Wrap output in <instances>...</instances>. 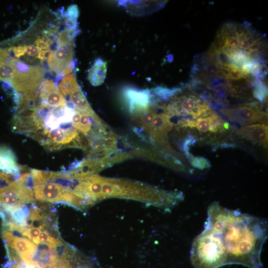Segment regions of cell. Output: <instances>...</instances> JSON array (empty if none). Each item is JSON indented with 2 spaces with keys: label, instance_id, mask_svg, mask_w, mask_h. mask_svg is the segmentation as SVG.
Instances as JSON below:
<instances>
[{
  "label": "cell",
  "instance_id": "6da1fadb",
  "mask_svg": "<svg viewBox=\"0 0 268 268\" xmlns=\"http://www.w3.org/2000/svg\"><path fill=\"white\" fill-rule=\"evenodd\" d=\"M204 228L210 232L225 254L226 265L262 267L261 254L268 235L265 219L214 202L208 208Z\"/></svg>",
  "mask_w": 268,
  "mask_h": 268
},
{
  "label": "cell",
  "instance_id": "7a4b0ae2",
  "mask_svg": "<svg viewBox=\"0 0 268 268\" xmlns=\"http://www.w3.org/2000/svg\"><path fill=\"white\" fill-rule=\"evenodd\" d=\"M31 174L25 173L7 185L0 187V211L25 205L34 200Z\"/></svg>",
  "mask_w": 268,
  "mask_h": 268
},
{
  "label": "cell",
  "instance_id": "3957f363",
  "mask_svg": "<svg viewBox=\"0 0 268 268\" xmlns=\"http://www.w3.org/2000/svg\"><path fill=\"white\" fill-rule=\"evenodd\" d=\"M10 61L15 66V72L10 83L19 93L28 94L36 91L42 83L45 71L38 66L26 65L15 58Z\"/></svg>",
  "mask_w": 268,
  "mask_h": 268
},
{
  "label": "cell",
  "instance_id": "277c9868",
  "mask_svg": "<svg viewBox=\"0 0 268 268\" xmlns=\"http://www.w3.org/2000/svg\"><path fill=\"white\" fill-rule=\"evenodd\" d=\"M34 198L38 201L52 202H64L69 205L72 198V190L52 181L41 180L33 183Z\"/></svg>",
  "mask_w": 268,
  "mask_h": 268
},
{
  "label": "cell",
  "instance_id": "5b68a950",
  "mask_svg": "<svg viewBox=\"0 0 268 268\" xmlns=\"http://www.w3.org/2000/svg\"><path fill=\"white\" fill-rule=\"evenodd\" d=\"M74 40L57 43L47 58L50 68L61 75L70 74L74 68Z\"/></svg>",
  "mask_w": 268,
  "mask_h": 268
},
{
  "label": "cell",
  "instance_id": "8992f818",
  "mask_svg": "<svg viewBox=\"0 0 268 268\" xmlns=\"http://www.w3.org/2000/svg\"><path fill=\"white\" fill-rule=\"evenodd\" d=\"M220 113L230 121L241 125L258 122L267 126L268 114L247 104L232 108H221Z\"/></svg>",
  "mask_w": 268,
  "mask_h": 268
},
{
  "label": "cell",
  "instance_id": "52a82bcc",
  "mask_svg": "<svg viewBox=\"0 0 268 268\" xmlns=\"http://www.w3.org/2000/svg\"><path fill=\"white\" fill-rule=\"evenodd\" d=\"M124 95L131 112L139 113L143 112L148 108L150 99L149 90L128 88L125 90Z\"/></svg>",
  "mask_w": 268,
  "mask_h": 268
},
{
  "label": "cell",
  "instance_id": "ba28073f",
  "mask_svg": "<svg viewBox=\"0 0 268 268\" xmlns=\"http://www.w3.org/2000/svg\"><path fill=\"white\" fill-rule=\"evenodd\" d=\"M237 134L254 143L267 147L268 139V126L256 124L244 126L238 129Z\"/></svg>",
  "mask_w": 268,
  "mask_h": 268
},
{
  "label": "cell",
  "instance_id": "9c48e42d",
  "mask_svg": "<svg viewBox=\"0 0 268 268\" xmlns=\"http://www.w3.org/2000/svg\"><path fill=\"white\" fill-rule=\"evenodd\" d=\"M224 123L222 119L212 110L208 116L194 120V128L202 133H214L218 130L223 132L225 130L223 127Z\"/></svg>",
  "mask_w": 268,
  "mask_h": 268
},
{
  "label": "cell",
  "instance_id": "30bf717a",
  "mask_svg": "<svg viewBox=\"0 0 268 268\" xmlns=\"http://www.w3.org/2000/svg\"><path fill=\"white\" fill-rule=\"evenodd\" d=\"M106 62L98 59L89 70L88 80L92 85L99 86L103 83L106 78Z\"/></svg>",
  "mask_w": 268,
  "mask_h": 268
},
{
  "label": "cell",
  "instance_id": "8fae6325",
  "mask_svg": "<svg viewBox=\"0 0 268 268\" xmlns=\"http://www.w3.org/2000/svg\"><path fill=\"white\" fill-rule=\"evenodd\" d=\"M70 102L79 111L92 113L94 112L80 87L69 95Z\"/></svg>",
  "mask_w": 268,
  "mask_h": 268
},
{
  "label": "cell",
  "instance_id": "7c38bea8",
  "mask_svg": "<svg viewBox=\"0 0 268 268\" xmlns=\"http://www.w3.org/2000/svg\"><path fill=\"white\" fill-rule=\"evenodd\" d=\"M58 89L64 95H69L79 87L74 73H70L63 77L58 84Z\"/></svg>",
  "mask_w": 268,
  "mask_h": 268
},
{
  "label": "cell",
  "instance_id": "4fadbf2b",
  "mask_svg": "<svg viewBox=\"0 0 268 268\" xmlns=\"http://www.w3.org/2000/svg\"><path fill=\"white\" fill-rule=\"evenodd\" d=\"M9 58L0 62V80L11 82L15 72V66Z\"/></svg>",
  "mask_w": 268,
  "mask_h": 268
},
{
  "label": "cell",
  "instance_id": "5bb4252c",
  "mask_svg": "<svg viewBox=\"0 0 268 268\" xmlns=\"http://www.w3.org/2000/svg\"><path fill=\"white\" fill-rule=\"evenodd\" d=\"M253 96L260 102H264L268 96V88L262 79L256 78L252 84Z\"/></svg>",
  "mask_w": 268,
  "mask_h": 268
},
{
  "label": "cell",
  "instance_id": "9a60e30c",
  "mask_svg": "<svg viewBox=\"0 0 268 268\" xmlns=\"http://www.w3.org/2000/svg\"><path fill=\"white\" fill-rule=\"evenodd\" d=\"M181 91L179 88L169 89L162 86H157L152 90L153 94L156 95L157 98L163 100H167L173 97Z\"/></svg>",
  "mask_w": 268,
  "mask_h": 268
},
{
  "label": "cell",
  "instance_id": "2e32d148",
  "mask_svg": "<svg viewBox=\"0 0 268 268\" xmlns=\"http://www.w3.org/2000/svg\"><path fill=\"white\" fill-rule=\"evenodd\" d=\"M186 155L191 165L196 168L204 170L209 168L211 166L210 162L204 157L194 156L190 152L187 153Z\"/></svg>",
  "mask_w": 268,
  "mask_h": 268
},
{
  "label": "cell",
  "instance_id": "e0dca14e",
  "mask_svg": "<svg viewBox=\"0 0 268 268\" xmlns=\"http://www.w3.org/2000/svg\"><path fill=\"white\" fill-rule=\"evenodd\" d=\"M27 45H20L10 47L7 50L9 52L13 54L16 58H20L26 53Z\"/></svg>",
  "mask_w": 268,
  "mask_h": 268
},
{
  "label": "cell",
  "instance_id": "ac0fdd59",
  "mask_svg": "<svg viewBox=\"0 0 268 268\" xmlns=\"http://www.w3.org/2000/svg\"><path fill=\"white\" fill-rule=\"evenodd\" d=\"M39 52V49L35 45H30L27 46L26 53L29 56L34 57L36 55L37 56Z\"/></svg>",
  "mask_w": 268,
  "mask_h": 268
},
{
  "label": "cell",
  "instance_id": "d6986e66",
  "mask_svg": "<svg viewBox=\"0 0 268 268\" xmlns=\"http://www.w3.org/2000/svg\"><path fill=\"white\" fill-rule=\"evenodd\" d=\"M10 54L7 50L0 48V62L7 60Z\"/></svg>",
  "mask_w": 268,
  "mask_h": 268
},
{
  "label": "cell",
  "instance_id": "ffe728a7",
  "mask_svg": "<svg viewBox=\"0 0 268 268\" xmlns=\"http://www.w3.org/2000/svg\"><path fill=\"white\" fill-rule=\"evenodd\" d=\"M0 183H1V180H0Z\"/></svg>",
  "mask_w": 268,
  "mask_h": 268
}]
</instances>
